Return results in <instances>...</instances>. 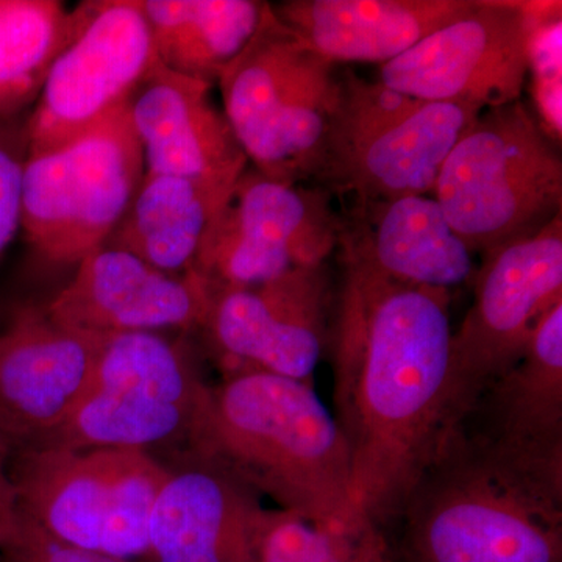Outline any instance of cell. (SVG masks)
<instances>
[{"label":"cell","mask_w":562,"mask_h":562,"mask_svg":"<svg viewBox=\"0 0 562 562\" xmlns=\"http://www.w3.org/2000/svg\"><path fill=\"white\" fill-rule=\"evenodd\" d=\"M339 250L333 414L349 443L355 502L386 532L447 435L450 292L398 283Z\"/></svg>","instance_id":"cell-1"},{"label":"cell","mask_w":562,"mask_h":562,"mask_svg":"<svg viewBox=\"0 0 562 562\" xmlns=\"http://www.w3.org/2000/svg\"><path fill=\"white\" fill-rule=\"evenodd\" d=\"M188 446L308 522L369 520L355 502L349 443L312 383L247 372L209 384Z\"/></svg>","instance_id":"cell-2"},{"label":"cell","mask_w":562,"mask_h":562,"mask_svg":"<svg viewBox=\"0 0 562 562\" xmlns=\"http://www.w3.org/2000/svg\"><path fill=\"white\" fill-rule=\"evenodd\" d=\"M397 525L402 562H562V476L443 436Z\"/></svg>","instance_id":"cell-3"},{"label":"cell","mask_w":562,"mask_h":562,"mask_svg":"<svg viewBox=\"0 0 562 562\" xmlns=\"http://www.w3.org/2000/svg\"><path fill=\"white\" fill-rule=\"evenodd\" d=\"M432 198L484 257L561 216V154L524 101L483 111L443 161Z\"/></svg>","instance_id":"cell-4"},{"label":"cell","mask_w":562,"mask_h":562,"mask_svg":"<svg viewBox=\"0 0 562 562\" xmlns=\"http://www.w3.org/2000/svg\"><path fill=\"white\" fill-rule=\"evenodd\" d=\"M335 66L266 3L257 32L217 80L222 111L251 168L286 183L316 179L338 101Z\"/></svg>","instance_id":"cell-5"},{"label":"cell","mask_w":562,"mask_h":562,"mask_svg":"<svg viewBox=\"0 0 562 562\" xmlns=\"http://www.w3.org/2000/svg\"><path fill=\"white\" fill-rule=\"evenodd\" d=\"M18 506L52 538L143 562L158 492L171 475L150 452L22 447L9 469Z\"/></svg>","instance_id":"cell-6"},{"label":"cell","mask_w":562,"mask_h":562,"mask_svg":"<svg viewBox=\"0 0 562 562\" xmlns=\"http://www.w3.org/2000/svg\"><path fill=\"white\" fill-rule=\"evenodd\" d=\"M144 173L127 102L68 146L27 158L21 216L25 238L52 265H79L109 239Z\"/></svg>","instance_id":"cell-7"},{"label":"cell","mask_w":562,"mask_h":562,"mask_svg":"<svg viewBox=\"0 0 562 562\" xmlns=\"http://www.w3.org/2000/svg\"><path fill=\"white\" fill-rule=\"evenodd\" d=\"M473 302L450 339L447 432L465 419L498 376L522 357L539 322L562 303V220L484 255Z\"/></svg>","instance_id":"cell-8"},{"label":"cell","mask_w":562,"mask_h":562,"mask_svg":"<svg viewBox=\"0 0 562 562\" xmlns=\"http://www.w3.org/2000/svg\"><path fill=\"white\" fill-rule=\"evenodd\" d=\"M341 235L330 191L269 179L249 165L211 221L192 271L211 288L254 286L325 265Z\"/></svg>","instance_id":"cell-9"},{"label":"cell","mask_w":562,"mask_h":562,"mask_svg":"<svg viewBox=\"0 0 562 562\" xmlns=\"http://www.w3.org/2000/svg\"><path fill=\"white\" fill-rule=\"evenodd\" d=\"M157 61L140 0H90L70 10L68 40L29 121V157L79 139L127 103Z\"/></svg>","instance_id":"cell-10"},{"label":"cell","mask_w":562,"mask_h":562,"mask_svg":"<svg viewBox=\"0 0 562 562\" xmlns=\"http://www.w3.org/2000/svg\"><path fill=\"white\" fill-rule=\"evenodd\" d=\"M327 262L254 286L213 288L201 331L224 376L262 372L312 383L330 335Z\"/></svg>","instance_id":"cell-11"},{"label":"cell","mask_w":562,"mask_h":562,"mask_svg":"<svg viewBox=\"0 0 562 562\" xmlns=\"http://www.w3.org/2000/svg\"><path fill=\"white\" fill-rule=\"evenodd\" d=\"M527 38L524 2L475 0L468 13L380 66L379 80L417 101L501 109L522 101Z\"/></svg>","instance_id":"cell-12"},{"label":"cell","mask_w":562,"mask_h":562,"mask_svg":"<svg viewBox=\"0 0 562 562\" xmlns=\"http://www.w3.org/2000/svg\"><path fill=\"white\" fill-rule=\"evenodd\" d=\"M101 341L46 306L20 310L0 333V441L22 449L55 430L90 386Z\"/></svg>","instance_id":"cell-13"},{"label":"cell","mask_w":562,"mask_h":562,"mask_svg":"<svg viewBox=\"0 0 562 562\" xmlns=\"http://www.w3.org/2000/svg\"><path fill=\"white\" fill-rule=\"evenodd\" d=\"M213 288L194 271L172 276L128 251L101 246L46 306L65 327L106 336L128 331L201 330Z\"/></svg>","instance_id":"cell-14"},{"label":"cell","mask_w":562,"mask_h":562,"mask_svg":"<svg viewBox=\"0 0 562 562\" xmlns=\"http://www.w3.org/2000/svg\"><path fill=\"white\" fill-rule=\"evenodd\" d=\"M211 85L172 72L158 61L136 87L128 111L146 173L232 190L249 168L224 111L211 101Z\"/></svg>","instance_id":"cell-15"},{"label":"cell","mask_w":562,"mask_h":562,"mask_svg":"<svg viewBox=\"0 0 562 562\" xmlns=\"http://www.w3.org/2000/svg\"><path fill=\"white\" fill-rule=\"evenodd\" d=\"M458 427L503 457L562 476V303Z\"/></svg>","instance_id":"cell-16"},{"label":"cell","mask_w":562,"mask_h":562,"mask_svg":"<svg viewBox=\"0 0 562 562\" xmlns=\"http://www.w3.org/2000/svg\"><path fill=\"white\" fill-rule=\"evenodd\" d=\"M482 113L464 103L420 102L402 120L328 155L316 180L353 202L432 194L443 161Z\"/></svg>","instance_id":"cell-17"},{"label":"cell","mask_w":562,"mask_h":562,"mask_svg":"<svg viewBox=\"0 0 562 562\" xmlns=\"http://www.w3.org/2000/svg\"><path fill=\"white\" fill-rule=\"evenodd\" d=\"M190 458L158 492L143 562H255L260 495L214 462Z\"/></svg>","instance_id":"cell-18"},{"label":"cell","mask_w":562,"mask_h":562,"mask_svg":"<svg viewBox=\"0 0 562 562\" xmlns=\"http://www.w3.org/2000/svg\"><path fill=\"white\" fill-rule=\"evenodd\" d=\"M339 247L409 286L450 292L476 272L475 254L432 194L353 202L349 217H342Z\"/></svg>","instance_id":"cell-19"},{"label":"cell","mask_w":562,"mask_h":562,"mask_svg":"<svg viewBox=\"0 0 562 562\" xmlns=\"http://www.w3.org/2000/svg\"><path fill=\"white\" fill-rule=\"evenodd\" d=\"M475 5V0H286L271 9L325 60L386 65Z\"/></svg>","instance_id":"cell-20"},{"label":"cell","mask_w":562,"mask_h":562,"mask_svg":"<svg viewBox=\"0 0 562 562\" xmlns=\"http://www.w3.org/2000/svg\"><path fill=\"white\" fill-rule=\"evenodd\" d=\"M231 190L203 181L144 173L131 205L103 246L128 251L158 271L184 276Z\"/></svg>","instance_id":"cell-21"},{"label":"cell","mask_w":562,"mask_h":562,"mask_svg":"<svg viewBox=\"0 0 562 562\" xmlns=\"http://www.w3.org/2000/svg\"><path fill=\"white\" fill-rule=\"evenodd\" d=\"M158 63L203 83H217L260 25L257 0H143Z\"/></svg>","instance_id":"cell-22"},{"label":"cell","mask_w":562,"mask_h":562,"mask_svg":"<svg viewBox=\"0 0 562 562\" xmlns=\"http://www.w3.org/2000/svg\"><path fill=\"white\" fill-rule=\"evenodd\" d=\"M195 412L140 394L88 386L76 408L32 446L61 449H136L190 441Z\"/></svg>","instance_id":"cell-23"},{"label":"cell","mask_w":562,"mask_h":562,"mask_svg":"<svg viewBox=\"0 0 562 562\" xmlns=\"http://www.w3.org/2000/svg\"><path fill=\"white\" fill-rule=\"evenodd\" d=\"M90 386L140 392L198 412L209 384L183 342L162 331H128L102 336Z\"/></svg>","instance_id":"cell-24"},{"label":"cell","mask_w":562,"mask_h":562,"mask_svg":"<svg viewBox=\"0 0 562 562\" xmlns=\"http://www.w3.org/2000/svg\"><path fill=\"white\" fill-rule=\"evenodd\" d=\"M69 29L57 0H0V111L38 98Z\"/></svg>","instance_id":"cell-25"},{"label":"cell","mask_w":562,"mask_h":562,"mask_svg":"<svg viewBox=\"0 0 562 562\" xmlns=\"http://www.w3.org/2000/svg\"><path fill=\"white\" fill-rule=\"evenodd\" d=\"M255 562H402L371 520L327 527L283 509L261 508L254 528Z\"/></svg>","instance_id":"cell-26"},{"label":"cell","mask_w":562,"mask_h":562,"mask_svg":"<svg viewBox=\"0 0 562 562\" xmlns=\"http://www.w3.org/2000/svg\"><path fill=\"white\" fill-rule=\"evenodd\" d=\"M527 16L528 79L532 113L542 131L561 143V2H524Z\"/></svg>","instance_id":"cell-27"},{"label":"cell","mask_w":562,"mask_h":562,"mask_svg":"<svg viewBox=\"0 0 562 562\" xmlns=\"http://www.w3.org/2000/svg\"><path fill=\"white\" fill-rule=\"evenodd\" d=\"M3 558L9 562H136L57 541L25 517L21 509L16 535Z\"/></svg>","instance_id":"cell-28"},{"label":"cell","mask_w":562,"mask_h":562,"mask_svg":"<svg viewBox=\"0 0 562 562\" xmlns=\"http://www.w3.org/2000/svg\"><path fill=\"white\" fill-rule=\"evenodd\" d=\"M24 165L0 144V258L21 227Z\"/></svg>","instance_id":"cell-29"},{"label":"cell","mask_w":562,"mask_h":562,"mask_svg":"<svg viewBox=\"0 0 562 562\" xmlns=\"http://www.w3.org/2000/svg\"><path fill=\"white\" fill-rule=\"evenodd\" d=\"M11 449L5 442L0 441V472L5 471L7 464H9V458Z\"/></svg>","instance_id":"cell-30"}]
</instances>
